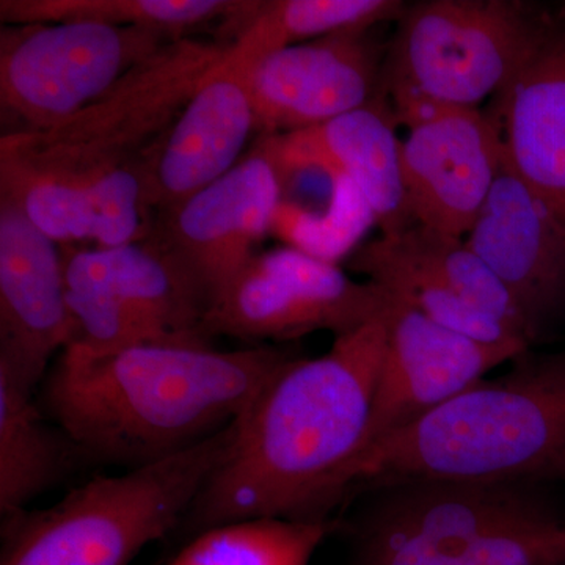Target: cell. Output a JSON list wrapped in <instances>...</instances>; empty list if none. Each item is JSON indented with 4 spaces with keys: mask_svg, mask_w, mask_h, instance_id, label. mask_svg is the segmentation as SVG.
<instances>
[{
    "mask_svg": "<svg viewBox=\"0 0 565 565\" xmlns=\"http://www.w3.org/2000/svg\"><path fill=\"white\" fill-rule=\"evenodd\" d=\"M228 47L188 36L170 41L61 125L3 132L0 199L61 245L143 239L151 232L152 151Z\"/></svg>",
    "mask_w": 565,
    "mask_h": 565,
    "instance_id": "cell-1",
    "label": "cell"
},
{
    "mask_svg": "<svg viewBox=\"0 0 565 565\" xmlns=\"http://www.w3.org/2000/svg\"><path fill=\"white\" fill-rule=\"evenodd\" d=\"M296 359L263 344H143L111 355L65 349L44 403L77 452L132 468L203 444L239 422L267 382Z\"/></svg>",
    "mask_w": 565,
    "mask_h": 565,
    "instance_id": "cell-3",
    "label": "cell"
},
{
    "mask_svg": "<svg viewBox=\"0 0 565 565\" xmlns=\"http://www.w3.org/2000/svg\"><path fill=\"white\" fill-rule=\"evenodd\" d=\"M516 484L565 479V353H520L433 414L375 444L352 490L404 481Z\"/></svg>",
    "mask_w": 565,
    "mask_h": 565,
    "instance_id": "cell-4",
    "label": "cell"
},
{
    "mask_svg": "<svg viewBox=\"0 0 565 565\" xmlns=\"http://www.w3.org/2000/svg\"><path fill=\"white\" fill-rule=\"evenodd\" d=\"M170 41L148 29L93 22L3 25L2 117L20 122L14 132L54 128L103 98Z\"/></svg>",
    "mask_w": 565,
    "mask_h": 565,
    "instance_id": "cell-8",
    "label": "cell"
},
{
    "mask_svg": "<svg viewBox=\"0 0 565 565\" xmlns=\"http://www.w3.org/2000/svg\"><path fill=\"white\" fill-rule=\"evenodd\" d=\"M489 115L509 166L565 233V17L494 96Z\"/></svg>",
    "mask_w": 565,
    "mask_h": 565,
    "instance_id": "cell-18",
    "label": "cell"
},
{
    "mask_svg": "<svg viewBox=\"0 0 565 565\" xmlns=\"http://www.w3.org/2000/svg\"><path fill=\"white\" fill-rule=\"evenodd\" d=\"M384 93L332 121L277 136H262L282 182L321 172L351 182L382 234L415 225L403 173V140Z\"/></svg>",
    "mask_w": 565,
    "mask_h": 565,
    "instance_id": "cell-14",
    "label": "cell"
},
{
    "mask_svg": "<svg viewBox=\"0 0 565 565\" xmlns=\"http://www.w3.org/2000/svg\"><path fill=\"white\" fill-rule=\"evenodd\" d=\"M282 189L277 163L259 139L232 172L161 214L148 234L173 253L211 308L273 233Z\"/></svg>",
    "mask_w": 565,
    "mask_h": 565,
    "instance_id": "cell-11",
    "label": "cell"
},
{
    "mask_svg": "<svg viewBox=\"0 0 565 565\" xmlns=\"http://www.w3.org/2000/svg\"><path fill=\"white\" fill-rule=\"evenodd\" d=\"M393 303V294L353 280L337 263L281 247L253 256L211 305L203 333L252 345L288 343L315 332L337 338L384 318Z\"/></svg>",
    "mask_w": 565,
    "mask_h": 565,
    "instance_id": "cell-9",
    "label": "cell"
},
{
    "mask_svg": "<svg viewBox=\"0 0 565 565\" xmlns=\"http://www.w3.org/2000/svg\"><path fill=\"white\" fill-rule=\"evenodd\" d=\"M465 243L525 315L534 338L565 310V233L501 158L500 172Z\"/></svg>",
    "mask_w": 565,
    "mask_h": 565,
    "instance_id": "cell-17",
    "label": "cell"
},
{
    "mask_svg": "<svg viewBox=\"0 0 565 565\" xmlns=\"http://www.w3.org/2000/svg\"><path fill=\"white\" fill-rule=\"evenodd\" d=\"M82 262L143 319L163 343L210 344V305L191 274L156 237L117 247H74Z\"/></svg>",
    "mask_w": 565,
    "mask_h": 565,
    "instance_id": "cell-19",
    "label": "cell"
},
{
    "mask_svg": "<svg viewBox=\"0 0 565 565\" xmlns=\"http://www.w3.org/2000/svg\"><path fill=\"white\" fill-rule=\"evenodd\" d=\"M382 46L371 31L294 44L267 55L252 74L256 132L315 128L382 95Z\"/></svg>",
    "mask_w": 565,
    "mask_h": 565,
    "instance_id": "cell-12",
    "label": "cell"
},
{
    "mask_svg": "<svg viewBox=\"0 0 565 565\" xmlns=\"http://www.w3.org/2000/svg\"><path fill=\"white\" fill-rule=\"evenodd\" d=\"M71 341L62 245L0 199V373L33 393Z\"/></svg>",
    "mask_w": 565,
    "mask_h": 565,
    "instance_id": "cell-13",
    "label": "cell"
},
{
    "mask_svg": "<svg viewBox=\"0 0 565 565\" xmlns=\"http://www.w3.org/2000/svg\"><path fill=\"white\" fill-rule=\"evenodd\" d=\"M379 239L394 255L444 281L460 299L492 316L527 344L535 341L514 297L463 237L415 223L403 232L382 234Z\"/></svg>",
    "mask_w": 565,
    "mask_h": 565,
    "instance_id": "cell-23",
    "label": "cell"
},
{
    "mask_svg": "<svg viewBox=\"0 0 565 565\" xmlns=\"http://www.w3.org/2000/svg\"><path fill=\"white\" fill-rule=\"evenodd\" d=\"M236 424L180 455L93 478L51 508L3 516L0 565H128L184 522L232 451Z\"/></svg>",
    "mask_w": 565,
    "mask_h": 565,
    "instance_id": "cell-6",
    "label": "cell"
},
{
    "mask_svg": "<svg viewBox=\"0 0 565 565\" xmlns=\"http://www.w3.org/2000/svg\"><path fill=\"white\" fill-rule=\"evenodd\" d=\"M407 3L401 0H274L256 2L230 54L255 71L256 65L294 44L345 32L373 31L399 21Z\"/></svg>",
    "mask_w": 565,
    "mask_h": 565,
    "instance_id": "cell-22",
    "label": "cell"
},
{
    "mask_svg": "<svg viewBox=\"0 0 565 565\" xmlns=\"http://www.w3.org/2000/svg\"><path fill=\"white\" fill-rule=\"evenodd\" d=\"M385 318L334 338L322 355L296 356L267 382L185 515L189 530L250 519L330 520L366 449Z\"/></svg>",
    "mask_w": 565,
    "mask_h": 565,
    "instance_id": "cell-2",
    "label": "cell"
},
{
    "mask_svg": "<svg viewBox=\"0 0 565 565\" xmlns=\"http://www.w3.org/2000/svg\"><path fill=\"white\" fill-rule=\"evenodd\" d=\"M253 70L228 51L204 76L169 131L152 151L147 206L174 210L232 172L256 132Z\"/></svg>",
    "mask_w": 565,
    "mask_h": 565,
    "instance_id": "cell-16",
    "label": "cell"
},
{
    "mask_svg": "<svg viewBox=\"0 0 565 565\" xmlns=\"http://www.w3.org/2000/svg\"><path fill=\"white\" fill-rule=\"evenodd\" d=\"M355 533L352 565H565V522L516 484L404 481Z\"/></svg>",
    "mask_w": 565,
    "mask_h": 565,
    "instance_id": "cell-5",
    "label": "cell"
},
{
    "mask_svg": "<svg viewBox=\"0 0 565 565\" xmlns=\"http://www.w3.org/2000/svg\"><path fill=\"white\" fill-rule=\"evenodd\" d=\"M385 321L384 359L364 455L530 349L523 341L486 343L446 329L396 297Z\"/></svg>",
    "mask_w": 565,
    "mask_h": 565,
    "instance_id": "cell-10",
    "label": "cell"
},
{
    "mask_svg": "<svg viewBox=\"0 0 565 565\" xmlns=\"http://www.w3.org/2000/svg\"><path fill=\"white\" fill-rule=\"evenodd\" d=\"M253 6L244 0H0V20L3 25L93 22L180 40L211 21L241 24Z\"/></svg>",
    "mask_w": 565,
    "mask_h": 565,
    "instance_id": "cell-21",
    "label": "cell"
},
{
    "mask_svg": "<svg viewBox=\"0 0 565 565\" xmlns=\"http://www.w3.org/2000/svg\"><path fill=\"white\" fill-rule=\"evenodd\" d=\"M76 446L44 422L32 392L0 373V512L25 511L68 471Z\"/></svg>",
    "mask_w": 565,
    "mask_h": 565,
    "instance_id": "cell-20",
    "label": "cell"
},
{
    "mask_svg": "<svg viewBox=\"0 0 565 565\" xmlns=\"http://www.w3.org/2000/svg\"><path fill=\"white\" fill-rule=\"evenodd\" d=\"M557 18L515 0L407 7L386 44L382 93L405 128L444 109H478L503 90Z\"/></svg>",
    "mask_w": 565,
    "mask_h": 565,
    "instance_id": "cell-7",
    "label": "cell"
},
{
    "mask_svg": "<svg viewBox=\"0 0 565 565\" xmlns=\"http://www.w3.org/2000/svg\"><path fill=\"white\" fill-rule=\"evenodd\" d=\"M407 131L403 173L415 222L467 236L500 172L498 126L479 109H444Z\"/></svg>",
    "mask_w": 565,
    "mask_h": 565,
    "instance_id": "cell-15",
    "label": "cell"
},
{
    "mask_svg": "<svg viewBox=\"0 0 565 565\" xmlns=\"http://www.w3.org/2000/svg\"><path fill=\"white\" fill-rule=\"evenodd\" d=\"M333 520L250 519L207 527L169 565H310Z\"/></svg>",
    "mask_w": 565,
    "mask_h": 565,
    "instance_id": "cell-24",
    "label": "cell"
}]
</instances>
